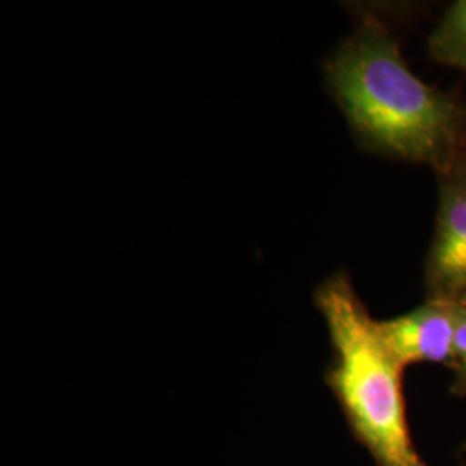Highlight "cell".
Returning <instances> with one entry per match:
<instances>
[{
	"instance_id": "obj_2",
	"label": "cell",
	"mask_w": 466,
	"mask_h": 466,
	"mask_svg": "<svg viewBox=\"0 0 466 466\" xmlns=\"http://www.w3.org/2000/svg\"><path fill=\"white\" fill-rule=\"evenodd\" d=\"M313 300L330 335L325 383L354 439L375 466H432L418 452L406 417L402 368L380 339L375 318L346 271L319 283ZM466 466V465H461Z\"/></svg>"
},
{
	"instance_id": "obj_1",
	"label": "cell",
	"mask_w": 466,
	"mask_h": 466,
	"mask_svg": "<svg viewBox=\"0 0 466 466\" xmlns=\"http://www.w3.org/2000/svg\"><path fill=\"white\" fill-rule=\"evenodd\" d=\"M323 75L361 147L429 165L439 177L465 161V106L418 78L375 11L361 13L325 61Z\"/></svg>"
},
{
	"instance_id": "obj_3",
	"label": "cell",
	"mask_w": 466,
	"mask_h": 466,
	"mask_svg": "<svg viewBox=\"0 0 466 466\" xmlns=\"http://www.w3.org/2000/svg\"><path fill=\"white\" fill-rule=\"evenodd\" d=\"M441 202L427 259L429 299L458 302L466 292V159L441 175Z\"/></svg>"
},
{
	"instance_id": "obj_5",
	"label": "cell",
	"mask_w": 466,
	"mask_h": 466,
	"mask_svg": "<svg viewBox=\"0 0 466 466\" xmlns=\"http://www.w3.org/2000/svg\"><path fill=\"white\" fill-rule=\"evenodd\" d=\"M429 52L441 65L466 73V0L454 2L429 38Z\"/></svg>"
},
{
	"instance_id": "obj_7",
	"label": "cell",
	"mask_w": 466,
	"mask_h": 466,
	"mask_svg": "<svg viewBox=\"0 0 466 466\" xmlns=\"http://www.w3.org/2000/svg\"><path fill=\"white\" fill-rule=\"evenodd\" d=\"M458 304H460V306H461V308L466 311V292L461 296V299L458 300Z\"/></svg>"
},
{
	"instance_id": "obj_6",
	"label": "cell",
	"mask_w": 466,
	"mask_h": 466,
	"mask_svg": "<svg viewBox=\"0 0 466 466\" xmlns=\"http://www.w3.org/2000/svg\"><path fill=\"white\" fill-rule=\"evenodd\" d=\"M451 368L456 375L452 392L458 396H466V311L460 306V318H458V329L454 337V350Z\"/></svg>"
},
{
	"instance_id": "obj_4",
	"label": "cell",
	"mask_w": 466,
	"mask_h": 466,
	"mask_svg": "<svg viewBox=\"0 0 466 466\" xmlns=\"http://www.w3.org/2000/svg\"><path fill=\"white\" fill-rule=\"evenodd\" d=\"M458 318V302L429 299L406 315L377 321V329L402 370L418 363L451 365Z\"/></svg>"
}]
</instances>
